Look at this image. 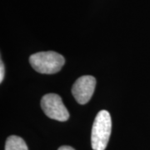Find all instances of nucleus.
Wrapping results in <instances>:
<instances>
[{"mask_svg": "<svg viewBox=\"0 0 150 150\" xmlns=\"http://www.w3.org/2000/svg\"><path fill=\"white\" fill-rule=\"evenodd\" d=\"M29 62L33 69L40 74H52L59 72L64 65L63 55L54 51L39 52L29 57Z\"/></svg>", "mask_w": 150, "mask_h": 150, "instance_id": "2", "label": "nucleus"}, {"mask_svg": "<svg viewBox=\"0 0 150 150\" xmlns=\"http://www.w3.org/2000/svg\"><path fill=\"white\" fill-rule=\"evenodd\" d=\"M41 107L48 118L60 122L67 121L69 113L66 108L61 97L55 93H48L42 98Z\"/></svg>", "mask_w": 150, "mask_h": 150, "instance_id": "3", "label": "nucleus"}, {"mask_svg": "<svg viewBox=\"0 0 150 150\" xmlns=\"http://www.w3.org/2000/svg\"><path fill=\"white\" fill-rule=\"evenodd\" d=\"M58 150H75L74 148L70 147V146H62L60 147Z\"/></svg>", "mask_w": 150, "mask_h": 150, "instance_id": "7", "label": "nucleus"}, {"mask_svg": "<svg viewBox=\"0 0 150 150\" xmlns=\"http://www.w3.org/2000/svg\"><path fill=\"white\" fill-rule=\"evenodd\" d=\"M95 87V78L90 75H84L76 80L72 88V93L79 104H86L91 99Z\"/></svg>", "mask_w": 150, "mask_h": 150, "instance_id": "4", "label": "nucleus"}, {"mask_svg": "<svg viewBox=\"0 0 150 150\" xmlns=\"http://www.w3.org/2000/svg\"><path fill=\"white\" fill-rule=\"evenodd\" d=\"M112 120L107 110H101L96 115L91 134L92 148L93 150H105L111 135Z\"/></svg>", "mask_w": 150, "mask_h": 150, "instance_id": "1", "label": "nucleus"}, {"mask_svg": "<svg viewBox=\"0 0 150 150\" xmlns=\"http://www.w3.org/2000/svg\"><path fill=\"white\" fill-rule=\"evenodd\" d=\"M5 150H28L25 141L15 135L9 136L5 144Z\"/></svg>", "mask_w": 150, "mask_h": 150, "instance_id": "5", "label": "nucleus"}, {"mask_svg": "<svg viewBox=\"0 0 150 150\" xmlns=\"http://www.w3.org/2000/svg\"><path fill=\"white\" fill-rule=\"evenodd\" d=\"M4 65L1 61V64H0V82L1 83L4 80Z\"/></svg>", "mask_w": 150, "mask_h": 150, "instance_id": "6", "label": "nucleus"}]
</instances>
